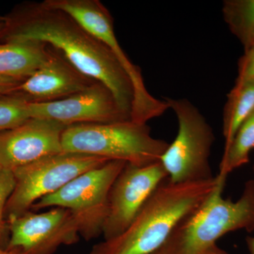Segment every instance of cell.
I'll return each instance as SVG.
<instances>
[{"label": "cell", "instance_id": "10", "mask_svg": "<svg viewBox=\"0 0 254 254\" xmlns=\"http://www.w3.org/2000/svg\"><path fill=\"white\" fill-rule=\"evenodd\" d=\"M168 177L160 161L143 167L127 163L110 190L102 233L104 240L123 234L151 193Z\"/></svg>", "mask_w": 254, "mask_h": 254}, {"label": "cell", "instance_id": "20", "mask_svg": "<svg viewBox=\"0 0 254 254\" xmlns=\"http://www.w3.org/2000/svg\"><path fill=\"white\" fill-rule=\"evenodd\" d=\"M254 81V45L246 50L238 62V74L235 88Z\"/></svg>", "mask_w": 254, "mask_h": 254}, {"label": "cell", "instance_id": "4", "mask_svg": "<svg viewBox=\"0 0 254 254\" xmlns=\"http://www.w3.org/2000/svg\"><path fill=\"white\" fill-rule=\"evenodd\" d=\"M66 153L94 155L143 167L160 161L168 142L153 138L147 124L133 120L108 124H80L66 127L63 135Z\"/></svg>", "mask_w": 254, "mask_h": 254}, {"label": "cell", "instance_id": "8", "mask_svg": "<svg viewBox=\"0 0 254 254\" xmlns=\"http://www.w3.org/2000/svg\"><path fill=\"white\" fill-rule=\"evenodd\" d=\"M53 7L63 10L81 23L93 36L104 43L113 52L131 79L133 88V103L131 119L147 124L161 116L169 109L165 100L154 98L147 90L141 71L127 58L117 40L113 18L99 0H45Z\"/></svg>", "mask_w": 254, "mask_h": 254}, {"label": "cell", "instance_id": "18", "mask_svg": "<svg viewBox=\"0 0 254 254\" xmlns=\"http://www.w3.org/2000/svg\"><path fill=\"white\" fill-rule=\"evenodd\" d=\"M28 104L14 93L0 95V133L14 129L31 118Z\"/></svg>", "mask_w": 254, "mask_h": 254}, {"label": "cell", "instance_id": "14", "mask_svg": "<svg viewBox=\"0 0 254 254\" xmlns=\"http://www.w3.org/2000/svg\"><path fill=\"white\" fill-rule=\"evenodd\" d=\"M50 55V47L39 41L0 43V76L26 80Z\"/></svg>", "mask_w": 254, "mask_h": 254}, {"label": "cell", "instance_id": "23", "mask_svg": "<svg viewBox=\"0 0 254 254\" xmlns=\"http://www.w3.org/2000/svg\"><path fill=\"white\" fill-rule=\"evenodd\" d=\"M246 242L250 254H254V237H247Z\"/></svg>", "mask_w": 254, "mask_h": 254}, {"label": "cell", "instance_id": "5", "mask_svg": "<svg viewBox=\"0 0 254 254\" xmlns=\"http://www.w3.org/2000/svg\"><path fill=\"white\" fill-rule=\"evenodd\" d=\"M178 120V133L160 161L173 183L213 180L210 158L215 141L211 126L186 98H165Z\"/></svg>", "mask_w": 254, "mask_h": 254}, {"label": "cell", "instance_id": "9", "mask_svg": "<svg viewBox=\"0 0 254 254\" xmlns=\"http://www.w3.org/2000/svg\"><path fill=\"white\" fill-rule=\"evenodd\" d=\"M6 224L10 237L6 250L18 254H53L60 246L78 242L81 232L78 219L63 208L27 211L8 218Z\"/></svg>", "mask_w": 254, "mask_h": 254}, {"label": "cell", "instance_id": "3", "mask_svg": "<svg viewBox=\"0 0 254 254\" xmlns=\"http://www.w3.org/2000/svg\"><path fill=\"white\" fill-rule=\"evenodd\" d=\"M217 177L218 184L204 203L153 254H200L229 232L254 231V180L246 182L240 198L233 201L222 196L227 177Z\"/></svg>", "mask_w": 254, "mask_h": 254}, {"label": "cell", "instance_id": "1", "mask_svg": "<svg viewBox=\"0 0 254 254\" xmlns=\"http://www.w3.org/2000/svg\"><path fill=\"white\" fill-rule=\"evenodd\" d=\"M4 19L0 43L39 41L58 50L78 71L108 87L131 118V79L113 52L71 15L45 1H28L16 5Z\"/></svg>", "mask_w": 254, "mask_h": 254}, {"label": "cell", "instance_id": "22", "mask_svg": "<svg viewBox=\"0 0 254 254\" xmlns=\"http://www.w3.org/2000/svg\"><path fill=\"white\" fill-rule=\"evenodd\" d=\"M200 254H230L227 253L226 251L220 248L216 244L212 245L211 247L205 250L204 252H202Z\"/></svg>", "mask_w": 254, "mask_h": 254}, {"label": "cell", "instance_id": "16", "mask_svg": "<svg viewBox=\"0 0 254 254\" xmlns=\"http://www.w3.org/2000/svg\"><path fill=\"white\" fill-rule=\"evenodd\" d=\"M224 20L245 51L254 45V0H226L222 5Z\"/></svg>", "mask_w": 254, "mask_h": 254}, {"label": "cell", "instance_id": "12", "mask_svg": "<svg viewBox=\"0 0 254 254\" xmlns=\"http://www.w3.org/2000/svg\"><path fill=\"white\" fill-rule=\"evenodd\" d=\"M66 126L48 119L31 118L14 129L0 133V163L13 170L63 153Z\"/></svg>", "mask_w": 254, "mask_h": 254}, {"label": "cell", "instance_id": "21", "mask_svg": "<svg viewBox=\"0 0 254 254\" xmlns=\"http://www.w3.org/2000/svg\"><path fill=\"white\" fill-rule=\"evenodd\" d=\"M23 81L19 78L0 76V95L12 93Z\"/></svg>", "mask_w": 254, "mask_h": 254}, {"label": "cell", "instance_id": "13", "mask_svg": "<svg viewBox=\"0 0 254 254\" xmlns=\"http://www.w3.org/2000/svg\"><path fill=\"white\" fill-rule=\"evenodd\" d=\"M49 47V57L45 63L12 92L28 103L64 99L96 82L78 71L58 50Z\"/></svg>", "mask_w": 254, "mask_h": 254}, {"label": "cell", "instance_id": "24", "mask_svg": "<svg viewBox=\"0 0 254 254\" xmlns=\"http://www.w3.org/2000/svg\"><path fill=\"white\" fill-rule=\"evenodd\" d=\"M0 254H18L17 252L14 251H8L0 247Z\"/></svg>", "mask_w": 254, "mask_h": 254}, {"label": "cell", "instance_id": "17", "mask_svg": "<svg viewBox=\"0 0 254 254\" xmlns=\"http://www.w3.org/2000/svg\"><path fill=\"white\" fill-rule=\"evenodd\" d=\"M254 148V112L242 124L232 140L224 150L218 175L227 177L236 169L250 161V152Z\"/></svg>", "mask_w": 254, "mask_h": 254}, {"label": "cell", "instance_id": "15", "mask_svg": "<svg viewBox=\"0 0 254 254\" xmlns=\"http://www.w3.org/2000/svg\"><path fill=\"white\" fill-rule=\"evenodd\" d=\"M223 112L222 133L226 150L240 127L254 112V81L235 88L227 94Z\"/></svg>", "mask_w": 254, "mask_h": 254}, {"label": "cell", "instance_id": "2", "mask_svg": "<svg viewBox=\"0 0 254 254\" xmlns=\"http://www.w3.org/2000/svg\"><path fill=\"white\" fill-rule=\"evenodd\" d=\"M218 177L207 181L173 183L163 180L120 236L104 240L90 254H153L175 227L211 194Z\"/></svg>", "mask_w": 254, "mask_h": 254}, {"label": "cell", "instance_id": "11", "mask_svg": "<svg viewBox=\"0 0 254 254\" xmlns=\"http://www.w3.org/2000/svg\"><path fill=\"white\" fill-rule=\"evenodd\" d=\"M28 108L31 118L54 120L66 127L131 120L121 109L109 88L98 81L64 99L49 103H29Z\"/></svg>", "mask_w": 254, "mask_h": 254}, {"label": "cell", "instance_id": "27", "mask_svg": "<svg viewBox=\"0 0 254 254\" xmlns=\"http://www.w3.org/2000/svg\"><path fill=\"white\" fill-rule=\"evenodd\" d=\"M3 170H4V169L2 168V167H1V163H0V173L1 172H2Z\"/></svg>", "mask_w": 254, "mask_h": 254}, {"label": "cell", "instance_id": "7", "mask_svg": "<svg viewBox=\"0 0 254 254\" xmlns=\"http://www.w3.org/2000/svg\"><path fill=\"white\" fill-rule=\"evenodd\" d=\"M109 161L94 155L63 152L13 170L16 186L5 206V220L29 211L41 198Z\"/></svg>", "mask_w": 254, "mask_h": 254}, {"label": "cell", "instance_id": "19", "mask_svg": "<svg viewBox=\"0 0 254 254\" xmlns=\"http://www.w3.org/2000/svg\"><path fill=\"white\" fill-rule=\"evenodd\" d=\"M15 186L16 180L12 171L4 170L0 173V247L4 250H6L9 240V232L4 219V209Z\"/></svg>", "mask_w": 254, "mask_h": 254}, {"label": "cell", "instance_id": "25", "mask_svg": "<svg viewBox=\"0 0 254 254\" xmlns=\"http://www.w3.org/2000/svg\"><path fill=\"white\" fill-rule=\"evenodd\" d=\"M4 28V22H0V35H1V32L3 31Z\"/></svg>", "mask_w": 254, "mask_h": 254}, {"label": "cell", "instance_id": "6", "mask_svg": "<svg viewBox=\"0 0 254 254\" xmlns=\"http://www.w3.org/2000/svg\"><path fill=\"white\" fill-rule=\"evenodd\" d=\"M127 164L121 160H111L88 170L55 193L38 200L31 208L68 209L81 222V236L86 240L95 238L103 233L110 190Z\"/></svg>", "mask_w": 254, "mask_h": 254}, {"label": "cell", "instance_id": "26", "mask_svg": "<svg viewBox=\"0 0 254 254\" xmlns=\"http://www.w3.org/2000/svg\"><path fill=\"white\" fill-rule=\"evenodd\" d=\"M4 16L0 15V22H4Z\"/></svg>", "mask_w": 254, "mask_h": 254}]
</instances>
